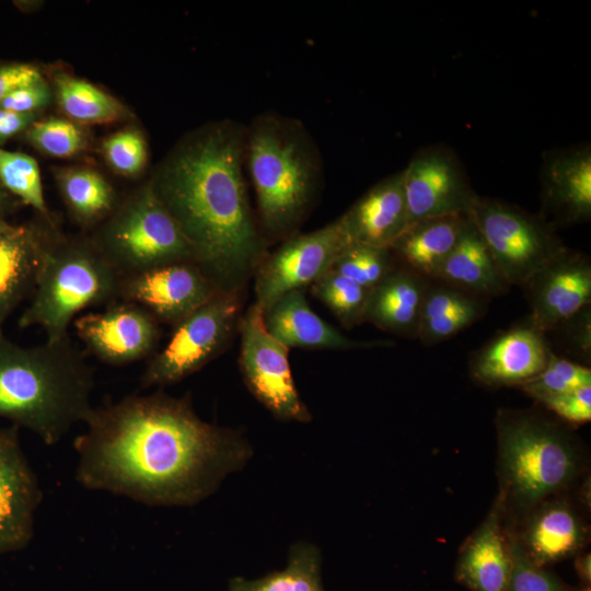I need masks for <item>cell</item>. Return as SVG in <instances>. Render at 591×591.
I'll return each mask as SVG.
<instances>
[{
  "instance_id": "34",
  "label": "cell",
  "mask_w": 591,
  "mask_h": 591,
  "mask_svg": "<svg viewBox=\"0 0 591 591\" xmlns=\"http://www.w3.org/2000/svg\"><path fill=\"white\" fill-rule=\"evenodd\" d=\"M587 385H591L589 367L560 358L551 351L543 369L519 387L537 401Z\"/></svg>"
},
{
  "instance_id": "18",
  "label": "cell",
  "mask_w": 591,
  "mask_h": 591,
  "mask_svg": "<svg viewBox=\"0 0 591 591\" xmlns=\"http://www.w3.org/2000/svg\"><path fill=\"white\" fill-rule=\"evenodd\" d=\"M544 207L560 223L591 218V148L589 144L553 151L542 166Z\"/></svg>"
},
{
  "instance_id": "23",
  "label": "cell",
  "mask_w": 591,
  "mask_h": 591,
  "mask_svg": "<svg viewBox=\"0 0 591 591\" xmlns=\"http://www.w3.org/2000/svg\"><path fill=\"white\" fill-rule=\"evenodd\" d=\"M428 285L413 269L395 268L370 290L363 322L382 331L416 337Z\"/></svg>"
},
{
  "instance_id": "7",
  "label": "cell",
  "mask_w": 591,
  "mask_h": 591,
  "mask_svg": "<svg viewBox=\"0 0 591 591\" xmlns=\"http://www.w3.org/2000/svg\"><path fill=\"white\" fill-rule=\"evenodd\" d=\"M92 241L120 277L194 263L186 237L149 183L115 208Z\"/></svg>"
},
{
  "instance_id": "32",
  "label": "cell",
  "mask_w": 591,
  "mask_h": 591,
  "mask_svg": "<svg viewBox=\"0 0 591 591\" xmlns=\"http://www.w3.org/2000/svg\"><path fill=\"white\" fill-rule=\"evenodd\" d=\"M311 291L345 327L363 322L370 289L329 269L311 285Z\"/></svg>"
},
{
  "instance_id": "40",
  "label": "cell",
  "mask_w": 591,
  "mask_h": 591,
  "mask_svg": "<svg viewBox=\"0 0 591 591\" xmlns=\"http://www.w3.org/2000/svg\"><path fill=\"white\" fill-rule=\"evenodd\" d=\"M44 79L39 69L26 62H0V104L13 90Z\"/></svg>"
},
{
  "instance_id": "30",
  "label": "cell",
  "mask_w": 591,
  "mask_h": 591,
  "mask_svg": "<svg viewBox=\"0 0 591 591\" xmlns=\"http://www.w3.org/2000/svg\"><path fill=\"white\" fill-rule=\"evenodd\" d=\"M55 89L61 111L80 124H106L125 117V106L94 84L70 76H55Z\"/></svg>"
},
{
  "instance_id": "3",
  "label": "cell",
  "mask_w": 591,
  "mask_h": 591,
  "mask_svg": "<svg viewBox=\"0 0 591 591\" xmlns=\"http://www.w3.org/2000/svg\"><path fill=\"white\" fill-rule=\"evenodd\" d=\"M94 373L70 337L21 346L0 336V417L57 444L92 409Z\"/></svg>"
},
{
  "instance_id": "44",
  "label": "cell",
  "mask_w": 591,
  "mask_h": 591,
  "mask_svg": "<svg viewBox=\"0 0 591 591\" xmlns=\"http://www.w3.org/2000/svg\"><path fill=\"white\" fill-rule=\"evenodd\" d=\"M12 224L9 223L4 218L0 217V232L5 231L9 229Z\"/></svg>"
},
{
  "instance_id": "43",
  "label": "cell",
  "mask_w": 591,
  "mask_h": 591,
  "mask_svg": "<svg viewBox=\"0 0 591 591\" xmlns=\"http://www.w3.org/2000/svg\"><path fill=\"white\" fill-rule=\"evenodd\" d=\"M576 569L579 577L587 583L590 582L591 558L590 554H584L576 560Z\"/></svg>"
},
{
  "instance_id": "39",
  "label": "cell",
  "mask_w": 591,
  "mask_h": 591,
  "mask_svg": "<svg viewBox=\"0 0 591 591\" xmlns=\"http://www.w3.org/2000/svg\"><path fill=\"white\" fill-rule=\"evenodd\" d=\"M51 100V92L44 79L22 85L9 93L0 107L25 114H38Z\"/></svg>"
},
{
  "instance_id": "13",
  "label": "cell",
  "mask_w": 591,
  "mask_h": 591,
  "mask_svg": "<svg viewBox=\"0 0 591 591\" xmlns=\"http://www.w3.org/2000/svg\"><path fill=\"white\" fill-rule=\"evenodd\" d=\"M219 292L197 265L179 262L120 277L117 300L175 326Z\"/></svg>"
},
{
  "instance_id": "29",
  "label": "cell",
  "mask_w": 591,
  "mask_h": 591,
  "mask_svg": "<svg viewBox=\"0 0 591 591\" xmlns=\"http://www.w3.org/2000/svg\"><path fill=\"white\" fill-rule=\"evenodd\" d=\"M321 552L309 542L293 544L287 566L263 578H232L228 591H325L321 580Z\"/></svg>"
},
{
  "instance_id": "36",
  "label": "cell",
  "mask_w": 591,
  "mask_h": 591,
  "mask_svg": "<svg viewBox=\"0 0 591 591\" xmlns=\"http://www.w3.org/2000/svg\"><path fill=\"white\" fill-rule=\"evenodd\" d=\"M103 154L108 165L124 176L139 175L148 161V144L140 130L126 128L103 142Z\"/></svg>"
},
{
  "instance_id": "5",
  "label": "cell",
  "mask_w": 591,
  "mask_h": 591,
  "mask_svg": "<svg viewBox=\"0 0 591 591\" xmlns=\"http://www.w3.org/2000/svg\"><path fill=\"white\" fill-rule=\"evenodd\" d=\"M119 280L92 240L69 241L46 231L35 287L18 325L40 327L48 341L63 339L80 312L117 300Z\"/></svg>"
},
{
  "instance_id": "37",
  "label": "cell",
  "mask_w": 591,
  "mask_h": 591,
  "mask_svg": "<svg viewBox=\"0 0 591 591\" xmlns=\"http://www.w3.org/2000/svg\"><path fill=\"white\" fill-rule=\"evenodd\" d=\"M511 570L508 591H568L542 566L536 565L525 554L520 542H509Z\"/></svg>"
},
{
  "instance_id": "15",
  "label": "cell",
  "mask_w": 591,
  "mask_h": 591,
  "mask_svg": "<svg viewBox=\"0 0 591 591\" xmlns=\"http://www.w3.org/2000/svg\"><path fill=\"white\" fill-rule=\"evenodd\" d=\"M43 493L14 425L0 428V556L24 549L34 536Z\"/></svg>"
},
{
  "instance_id": "17",
  "label": "cell",
  "mask_w": 591,
  "mask_h": 591,
  "mask_svg": "<svg viewBox=\"0 0 591 591\" xmlns=\"http://www.w3.org/2000/svg\"><path fill=\"white\" fill-rule=\"evenodd\" d=\"M551 351L544 334L528 323L484 346L473 357L471 374L489 386H520L543 369Z\"/></svg>"
},
{
  "instance_id": "10",
  "label": "cell",
  "mask_w": 591,
  "mask_h": 591,
  "mask_svg": "<svg viewBox=\"0 0 591 591\" xmlns=\"http://www.w3.org/2000/svg\"><path fill=\"white\" fill-rule=\"evenodd\" d=\"M240 368L251 394L277 419L310 422L312 415L292 378L288 348L273 337L253 304L240 322Z\"/></svg>"
},
{
  "instance_id": "27",
  "label": "cell",
  "mask_w": 591,
  "mask_h": 591,
  "mask_svg": "<svg viewBox=\"0 0 591 591\" xmlns=\"http://www.w3.org/2000/svg\"><path fill=\"white\" fill-rule=\"evenodd\" d=\"M483 312V302L472 293L448 285L428 287L417 337L426 345L441 343L472 325Z\"/></svg>"
},
{
  "instance_id": "35",
  "label": "cell",
  "mask_w": 591,
  "mask_h": 591,
  "mask_svg": "<svg viewBox=\"0 0 591 591\" xmlns=\"http://www.w3.org/2000/svg\"><path fill=\"white\" fill-rule=\"evenodd\" d=\"M22 136L38 151L56 158L73 157L86 144L81 128L67 119H37Z\"/></svg>"
},
{
  "instance_id": "26",
  "label": "cell",
  "mask_w": 591,
  "mask_h": 591,
  "mask_svg": "<svg viewBox=\"0 0 591 591\" xmlns=\"http://www.w3.org/2000/svg\"><path fill=\"white\" fill-rule=\"evenodd\" d=\"M434 279L472 294H500L509 286L471 219Z\"/></svg>"
},
{
  "instance_id": "14",
  "label": "cell",
  "mask_w": 591,
  "mask_h": 591,
  "mask_svg": "<svg viewBox=\"0 0 591 591\" xmlns=\"http://www.w3.org/2000/svg\"><path fill=\"white\" fill-rule=\"evenodd\" d=\"M89 354L108 366H125L151 356L160 338L159 322L142 306L115 300L72 322Z\"/></svg>"
},
{
  "instance_id": "41",
  "label": "cell",
  "mask_w": 591,
  "mask_h": 591,
  "mask_svg": "<svg viewBox=\"0 0 591 591\" xmlns=\"http://www.w3.org/2000/svg\"><path fill=\"white\" fill-rule=\"evenodd\" d=\"M38 114H25L0 107V147L16 136H22L36 121Z\"/></svg>"
},
{
  "instance_id": "25",
  "label": "cell",
  "mask_w": 591,
  "mask_h": 591,
  "mask_svg": "<svg viewBox=\"0 0 591 591\" xmlns=\"http://www.w3.org/2000/svg\"><path fill=\"white\" fill-rule=\"evenodd\" d=\"M468 219V215H454L416 221L405 229L390 250L410 269L434 278L459 242Z\"/></svg>"
},
{
  "instance_id": "8",
  "label": "cell",
  "mask_w": 591,
  "mask_h": 591,
  "mask_svg": "<svg viewBox=\"0 0 591 591\" xmlns=\"http://www.w3.org/2000/svg\"><path fill=\"white\" fill-rule=\"evenodd\" d=\"M468 217L509 286L523 287L566 250L543 217L500 200L477 195Z\"/></svg>"
},
{
  "instance_id": "12",
  "label": "cell",
  "mask_w": 591,
  "mask_h": 591,
  "mask_svg": "<svg viewBox=\"0 0 591 591\" xmlns=\"http://www.w3.org/2000/svg\"><path fill=\"white\" fill-rule=\"evenodd\" d=\"M408 225L436 217L468 215L477 196L456 155L447 147L418 151L403 170Z\"/></svg>"
},
{
  "instance_id": "11",
  "label": "cell",
  "mask_w": 591,
  "mask_h": 591,
  "mask_svg": "<svg viewBox=\"0 0 591 591\" xmlns=\"http://www.w3.org/2000/svg\"><path fill=\"white\" fill-rule=\"evenodd\" d=\"M351 244L340 217L315 231L285 239L255 271L254 304L263 311L286 293L311 286Z\"/></svg>"
},
{
  "instance_id": "38",
  "label": "cell",
  "mask_w": 591,
  "mask_h": 591,
  "mask_svg": "<svg viewBox=\"0 0 591 591\" xmlns=\"http://www.w3.org/2000/svg\"><path fill=\"white\" fill-rule=\"evenodd\" d=\"M537 401L568 422L586 424L591 419V385Z\"/></svg>"
},
{
  "instance_id": "1",
  "label": "cell",
  "mask_w": 591,
  "mask_h": 591,
  "mask_svg": "<svg viewBox=\"0 0 591 591\" xmlns=\"http://www.w3.org/2000/svg\"><path fill=\"white\" fill-rule=\"evenodd\" d=\"M83 422L76 480L149 507H193L253 455L244 437L199 418L188 395H128Z\"/></svg>"
},
{
  "instance_id": "16",
  "label": "cell",
  "mask_w": 591,
  "mask_h": 591,
  "mask_svg": "<svg viewBox=\"0 0 591 591\" xmlns=\"http://www.w3.org/2000/svg\"><path fill=\"white\" fill-rule=\"evenodd\" d=\"M523 287L531 308L529 324L544 334L568 323L589 306L590 262L566 248Z\"/></svg>"
},
{
  "instance_id": "2",
  "label": "cell",
  "mask_w": 591,
  "mask_h": 591,
  "mask_svg": "<svg viewBox=\"0 0 591 591\" xmlns=\"http://www.w3.org/2000/svg\"><path fill=\"white\" fill-rule=\"evenodd\" d=\"M244 141L240 121L206 124L173 147L149 182L186 237L194 264L224 293H239L266 256L248 198Z\"/></svg>"
},
{
  "instance_id": "22",
  "label": "cell",
  "mask_w": 591,
  "mask_h": 591,
  "mask_svg": "<svg viewBox=\"0 0 591 591\" xmlns=\"http://www.w3.org/2000/svg\"><path fill=\"white\" fill-rule=\"evenodd\" d=\"M45 235L34 224H12L0 232V336L9 316L34 290Z\"/></svg>"
},
{
  "instance_id": "28",
  "label": "cell",
  "mask_w": 591,
  "mask_h": 591,
  "mask_svg": "<svg viewBox=\"0 0 591 591\" xmlns=\"http://www.w3.org/2000/svg\"><path fill=\"white\" fill-rule=\"evenodd\" d=\"M57 179L68 209L82 225L105 220L117 207L112 185L94 170L65 169L58 172Z\"/></svg>"
},
{
  "instance_id": "4",
  "label": "cell",
  "mask_w": 591,
  "mask_h": 591,
  "mask_svg": "<svg viewBox=\"0 0 591 591\" xmlns=\"http://www.w3.org/2000/svg\"><path fill=\"white\" fill-rule=\"evenodd\" d=\"M244 164L266 241L296 234L323 182V160L304 124L275 111L245 125Z\"/></svg>"
},
{
  "instance_id": "9",
  "label": "cell",
  "mask_w": 591,
  "mask_h": 591,
  "mask_svg": "<svg viewBox=\"0 0 591 591\" xmlns=\"http://www.w3.org/2000/svg\"><path fill=\"white\" fill-rule=\"evenodd\" d=\"M237 294L219 292L176 324L165 346L149 360L141 386L175 384L215 359L224 349L239 320Z\"/></svg>"
},
{
  "instance_id": "19",
  "label": "cell",
  "mask_w": 591,
  "mask_h": 591,
  "mask_svg": "<svg viewBox=\"0 0 591 591\" xmlns=\"http://www.w3.org/2000/svg\"><path fill=\"white\" fill-rule=\"evenodd\" d=\"M263 322L267 332L288 349L352 350L393 345L349 339L311 309L303 290L288 292L263 310Z\"/></svg>"
},
{
  "instance_id": "31",
  "label": "cell",
  "mask_w": 591,
  "mask_h": 591,
  "mask_svg": "<svg viewBox=\"0 0 591 591\" xmlns=\"http://www.w3.org/2000/svg\"><path fill=\"white\" fill-rule=\"evenodd\" d=\"M0 183L14 199L48 219L40 171L33 157L0 147Z\"/></svg>"
},
{
  "instance_id": "21",
  "label": "cell",
  "mask_w": 591,
  "mask_h": 591,
  "mask_svg": "<svg viewBox=\"0 0 591 591\" xmlns=\"http://www.w3.org/2000/svg\"><path fill=\"white\" fill-rule=\"evenodd\" d=\"M340 218L352 243L390 248L408 224L403 170L373 185Z\"/></svg>"
},
{
  "instance_id": "33",
  "label": "cell",
  "mask_w": 591,
  "mask_h": 591,
  "mask_svg": "<svg viewBox=\"0 0 591 591\" xmlns=\"http://www.w3.org/2000/svg\"><path fill=\"white\" fill-rule=\"evenodd\" d=\"M331 269L371 290L390 275L395 266L389 247L352 243L339 255Z\"/></svg>"
},
{
  "instance_id": "24",
  "label": "cell",
  "mask_w": 591,
  "mask_h": 591,
  "mask_svg": "<svg viewBox=\"0 0 591 591\" xmlns=\"http://www.w3.org/2000/svg\"><path fill=\"white\" fill-rule=\"evenodd\" d=\"M586 533L569 505L548 501L535 510L519 542L531 560L543 567L576 553L583 545Z\"/></svg>"
},
{
  "instance_id": "20",
  "label": "cell",
  "mask_w": 591,
  "mask_h": 591,
  "mask_svg": "<svg viewBox=\"0 0 591 591\" xmlns=\"http://www.w3.org/2000/svg\"><path fill=\"white\" fill-rule=\"evenodd\" d=\"M506 506L500 490L491 510L460 553L455 577L473 591H508L511 558L502 530Z\"/></svg>"
},
{
  "instance_id": "6",
  "label": "cell",
  "mask_w": 591,
  "mask_h": 591,
  "mask_svg": "<svg viewBox=\"0 0 591 591\" xmlns=\"http://www.w3.org/2000/svg\"><path fill=\"white\" fill-rule=\"evenodd\" d=\"M501 491L522 510L567 487L580 467L578 451L561 429L525 412L497 417Z\"/></svg>"
},
{
  "instance_id": "42",
  "label": "cell",
  "mask_w": 591,
  "mask_h": 591,
  "mask_svg": "<svg viewBox=\"0 0 591 591\" xmlns=\"http://www.w3.org/2000/svg\"><path fill=\"white\" fill-rule=\"evenodd\" d=\"M18 200L14 199L0 183V217L5 219V216L11 212L16 206Z\"/></svg>"
}]
</instances>
